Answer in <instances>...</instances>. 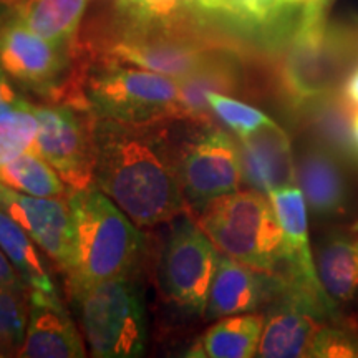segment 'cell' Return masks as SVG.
<instances>
[{
  "label": "cell",
  "instance_id": "6da1fadb",
  "mask_svg": "<svg viewBox=\"0 0 358 358\" xmlns=\"http://www.w3.org/2000/svg\"><path fill=\"white\" fill-rule=\"evenodd\" d=\"M161 123V122H158ZM158 123L92 122L93 181L138 226L173 221L187 208L178 174V155Z\"/></svg>",
  "mask_w": 358,
  "mask_h": 358
},
{
  "label": "cell",
  "instance_id": "7a4b0ae2",
  "mask_svg": "<svg viewBox=\"0 0 358 358\" xmlns=\"http://www.w3.org/2000/svg\"><path fill=\"white\" fill-rule=\"evenodd\" d=\"M330 0H308L282 37L279 82L295 108L338 88L358 62V27L334 24Z\"/></svg>",
  "mask_w": 358,
  "mask_h": 358
},
{
  "label": "cell",
  "instance_id": "3957f363",
  "mask_svg": "<svg viewBox=\"0 0 358 358\" xmlns=\"http://www.w3.org/2000/svg\"><path fill=\"white\" fill-rule=\"evenodd\" d=\"M66 201L73 226L70 290L131 274L143 249L138 224L96 185L71 189Z\"/></svg>",
  "mask_w": 358,
  "mask_h": 358
},
{
  "label": "cell",
  "instance_id": "277c9868",
  "mask_svg": "<svg viewBox=\"0 0 358 358\" xmlns=\"http://www.w3.org/2000/svg\"><path fill=\"white\" fill-rule=\"evenodd\" d=\"M198 224L224 256L274 272L284 261V232L271 199L256 189L214 199Z\"/></svg>",
  "mask_w": 358,
  "mask_h": 358
},
{
  "label": "cell",
  "instance_id": "5b68a950",
  "mask_svg": "<svg viewBox=\"0 0 358 358\" xmlns=\"http://www.w3.org/2000/svg\"><path fill=\"white\" fill-rule=\"evenodd\" d=\"M80 329L96 358H134L145 353L148 322L141 290L129 275L70 290Z\"/></svg>",
  "mask_w": 358,
  "mask_h": 358
},
{
  "label": "cell",
  "instance_id": "8992f818",
  "mask_svg": "<svg viewBox=\"0 0 358 358\" xmlns=\"http://www.w3.org/2000/svg\"><path fill=\"white\" fill-rule=\"evenodd\" d=\"M85 106L96 118L158 123L182 118L178 78L140 66L108 64L85 83Z\"/></svg>",
  "mask_w": 358,
  "mask_h": 358
},
{
  "label": "cell",
  "instance_id": "52a82bcc",
  "mask_svg": "<svg viewBox=\"0 0 358 358\" xmlns=\"http://www.w3.org/2000/svg\"><path fill=\"white\" fill-rule=\"evenodd\" d=\"M219 259V249L198 222L189 217L178 221L158 264V284L164 299L189 315L204 317Z\"/></svg>",
  "mask_w": 358,
  "mask_h": 358
},
{
  "label": "cell",
  "instance_id": "ba28073f",
  "mask_svg": "<svg viewBox=\"0 0 358 358\" xmlns=\"http://www.w3.org/2000/svg\"><path fill=\"white\" fill-rule=\"evenodd\" d=\"M219 45L191 34L181 19L171 24L134 22L108 47L111 64H128L140 69L182 78Z\"/></svg>",
  "mask_w": 358,
  "mask_h": 358
},
{
  "label": "cell",
  "instance_id": "9c48e42d",
  "mask_svg": "<svg viewBox=\"0 0 358 358\" xmlns=\"http://www.w3.org/2000/svg\"><path fill=\"white\" fill-rule=\"evenodd\" d=\"M335 303L285 279L264 315L257 355L264 358L310 357L313 343L334 315Z\"/></svg>",
  "mask_w": 358,
  "mask_h": 358
},
{
  "label": "cell",
  "instance_id": "30bf717a",
  "mask_svg": "<svg viewBox=\"0 0 358 358\" xmlns=\"http://www.w3.org/2000/svg\"><path fill=\"white\" fill-rule=\"evenodd\" d=\"M178 174L186 206L196 211L239 189V145L222 129L203 127L178 155Z\"/></svg>",
  "mask_w": 358,
  "mask_h": 358
},
{
  "label": "cell",
  "instance_id": "8fae6325",
  "mask_svg": "<svg viewBox=\"0 0 358 358\" xmlns=\"http://www.w3.org/2000/svg\"><path fill=\"white\" fill-rule=\"evenodd\" d=\"M38 133L32 151L57 169L70 189H85L93 181L92 123L71 106H35Z\"/></svg>",
  "mask_w": 358,
  "mask_h": 358
},
{
  "label": "cell",
  "instance_id": "7c38bea8",
  "mask_svg": "<svg viewBox=\"0 0 358 358\" xmlns=\"http://www.w3.org/2000/svg\"><path fill=\"white\" fill-rule=\"evenodd\" d=\"M30 30L12 10L0 13V69L22 87L48 95L64 83L69 57Z\"/></svg>",
  "mask_w": 358,
  "mask_h": 358
},
{
  "label": "cell",
  "instance_id": "4fadbf2b",
  "mask_svg": "<svg viewBox=\"0 0 358 358\" xmlns=\"http://www.w3.org/2000/svg\"><path fill=\"white\" fill-rule=\"evenodd\" d=\"M0 208L32 236L40 249L69 272L73 252V226L69 201L40 198L0 185Z\"/></svg>",
  "mask_w": 358,
  "mask_h": 358
},
{
  "label": "cell",
  "instance_id": "5bb4252c",
  "mask_svg": "<svg viewBox=\"0 0 358 358\" xmlns=\"http://www.w3.org/2000/svg\"><path fill=\"white\" fill-rule=\"evenodd\" d=\"M17 357L83 358L87 347L70 312L57 292L30 289L25 338Z\"/></svg>",
  "mask_w": 358,
  "mask_h": 358
},
{
  "label": "cell",
  "instance_id": "9a60e30c",
  "mask_svg": "<svg viewBox=\"0 0 358 358\" xmlns=\"http://www.w3.org/2000/svg\"><path fill=\"white\" fill-rule=\"evenodd\" d=\"M285 277L259 271L227 256H221L214 274L204 317L208 320L254 312L272 301L284 287Z\"/></svg>",
  "mask_w": 358,
  "mask_h": 358
},
{
  "label": "cell",
  "instance_id": "2e32d148",
  "mask_svg": "<svg viewBox=\"0 0 358 358\" xmlns=\"http://www.w3.org/2000/svg\"><path fill=\"white\" fill-rule=\"evenodd\" d=\"M239 156L243 179L262 194L297 185L290 140L275 122L239 138Z\"/></svg>",
  "mask_w": 358,
  "mask_h": 358
},
{
  "label": "cell",
  "instance_id": "e0dca14e",
  "mask_svg": "<svg viewBox=\"0 0 358 358\" xmlns=\"http://www.w3.org/2000/svg\"><path fill=\"white\" fill-rule=\"evenodd\" d=\"M284 232V262L287 264L285 279L310 292L330 299L322 287L317 266L313 262L308 239L307 203L297 185L280 187L268 194ZM332 301V299H330Z\"/></svg>",
  "mask_w": 358,
  "mask_h": 358
},
{
  "label": "cell",
  "instance_id": "ac0fdd59",
  "mask_svg": "<svg viewBox=\"0 0 358 358\" xmlns=\"http://www.w3.org/2000/svg\"><path fill=\"white\" fill-rule=\"evenodd\" d=\"M295 176L313 216L334 219L347 211L350 191L343 159L329 148L319 143L302 148L295 159Z\"/></svg>",
  "mask_w": 358,
  "mask_h": 358
},
{
  "label": "cell",
  "instance_id": "d6986e66",
  "mask_svg": "<svg viewBox=\"0 0 358 358\" xmlns=\"http://www.w3.org/2000/svg\"><path fill=\"white\" fill-rule=\"evenodd\" d=\"M239 58L226 47H216L186 77L178 78L182 118L201 127H214L208 95L211 92L234 95L241 88Z\"/></svg>",
  "mask_w": 358,
  "mask_h": 358
},
{
  "label": "cell",
  "instance_id": "ffe728a7",
  "mask_svg": "<svg viewBox=\"0 0 358 358\" xmlns=\"http://www.w3.org/2000/svg\"><path fill=\"white\" fill-rule=\"evenodd\" d=\"M297 110L319 145L329 148L340 159L358 164V146L353 134V116L357 108L343 96L342 90L337 88L312 98Z\"/></svg>",
  "mask_w": 358,
  "mask_h": 358
},
{
  "label": "cell",
  "instance_id": "44dd1931",
  "mask_svg": "<svg viewBox=\"0 0 358 358\" xmlns=\"http://www.w3.org/2000/svg\"><path fill=\"white\" fill-rule=\"evenodd\" d=\"M317 274L334 303H348L358 294V229L330 234L317 252Z\"/></svg>",
  "mask_w": 358,
  "mask_h": 358
},
{
  "label": "cell",
  "instance_id": "7402d4cb",
  "mask_svg": "<svg viewBox=\"0 0 358 358\" xmlns=\"http://www.w3.org/2000/svg\"><path fill=\"white\" fill-rule=\"evenodd\" d=\"M264 315L239 313L222 317L185 353L187 358H250L257 355Z\"/></svg>",
  "mask_w": 358,
  "mask_h": 358
},
{
  "label": "cell",
  "instance_id": "603a6c76",
  "mask_svg": "<svg viewBox=\"0 0 358 358\" xmlns=\"http://www.w3.org/2000/svg\"><path fill=\"white\" fill-rule=\"evenodd\" d=\"M87 0H20L10 10L40 37L69 48L82 24Z\"/></svg>",
  "mask_w": 358,
  "mask_h": 358
},
{
  "label": "cell",
  "instance_id": "cb8c5ba5",
  "mask_svg": "<svg viewBox=\"0 0 358 358\" xmlns=\"http://www.w3.org/2000/svg\"><path fill=\"white\" fill-rule=\"evenodd\" d=\"M0 249L30 289L57 292L50 267L40 254L37 243L2 208H0Z\"/></svg>",
  "mask_w": 358,
  "mask_h": 358
},
{
  "label": "cell",
  "instance_id": "d4e9b609",
  "mask_svg": "<svg viewBox=\"0 0 358 358\" xmlns=\"http://www.w3.org/2000/svg\"><path fill=\"white\" fill-rule=\"evenodd\" d=\"M0 185L13 191L40 198H62L66 194L65 181L55 168L34 151L0 166Z\"/></svg>",
  "mask_w": 358,
  "mask_h": 358
},
{
  "label": "cell",
  "instance_id": "484cf974",
  "mask_svg": "<svg viewBox=\"0 0 358 358\" xmlns=\"http://www.w3.org/2000/svg\"><path fill=\"white\" fill-rule=\"evenodd\" d=\"M37 133L38 118L32 103L25 101L0 113V166L32 151Z\"/></svg>",
  "mask_w": 358,
  "mask_h": 358
},
{
  "label": "cell",
  "instance_id": "4316f807",
  "mask_svg": "<svg viewBox=\"0 0 358 358\" xmlns=\"http://www.w3.org/2000/svg\"><path fill=\"white\" fill-rule=\"evenodd\" d=\"M30 287L0 285V357H17L29 320Z\"/></svg>",
  "mask_w": 358,
  "mask_h": 358
},
{
  "label": "cell",
  "instance_id": "83f0119b",
  "mask_svg": "<svg viewBox=\"0 0 358 358\" xmlns=\"http://www.w3.org/2000/svg\"><path fill=\"white\" fill-rule=\"evenodd\" d=\"M209 106H211L213 115H216L219 122L226 124L237 134V138L248 136L249 133L256 131L264 124L274 122L264 111L254 108V106L243 103L231 95L211 92L208 95Z\"/></svg>",
  "mask_w": 358,
  "mask_h": 358
},
{
  "label": "cell",
  "instance_id": "f1b7e54d",
  "mask_svg": "<svg viewBox=\"0 0 358 358\" xmlns=\"http://www.w3.org/2000/svg\"><path fill=\"white\" fill-rule=\"evenodd\" d=\"M134 22L141 24H171L181 19L185 0H118Z\"/></svg>",
  "mask_w": 358,
  "mask_h": 358
},
{
  "label": "cell",
  "instance_id": "f546056e",
  "mask_svg": "<svg viewBox=\"0 0 358 358\" xmlns=\"http://www.w3.org/2000/svg\"><path fill=\"white\" fill-rule=\"evenodd\" d=\"M284 7L280 0H224V13L249 25L272 24Z\"/></svg>",
  "mask_w": 358,
  "mask_h": 358
},
{
  "label": "cell",
  "instance_id": "4dcf8cb0",
  "mask_svg": "<svg viewBox=\"0 0 358 358\" xmlns=\"http://www.w3.org/2000/svg\"><path fill=\"white\" fill-rule=\"evenodd\" d=\"M317 358L358 357V337L342 327L327 325L313 343L312 355Z\"/></svg>",
  "mask_w": 358,
  "mask_h": 358
},
{
  "label": "cell",
  "instance_id": "1f68e13d",
  "mask_svg": "<svg viewBox=\"0 0 358 358\" xmlns=\"http://www.w3.org/2000/svg\"><path fill=\"white\" fill-rule=\"evenodd\" d=\"M25 101L27 100H24V98L17 93V90L13 88L10 80H8V75L0 69V113H3V111L10 108H15V106H19Z\"/></svg>",
  "mask_w": 358,
  "mask_h": 358
},
{
  "label": "cell",
  "instance_id": "d6a6232c",
  "mask_svg": "<svg viewBox=\"0 0 358 358\" xmlns=\"http://www.w3.org/2000/svg\"><path fill=\"white\" fill-rule=\"evenodd\" d=\"M0 285L3 287H29L2 249H0Z\"/></svg>",
  "mask_w": 358,
  "mask_h": 358
},
{
  "label": "cell",
  "instance_id": "836d02e7",
  "mask_svg": "<svg viewBox=\"0 0 358 358\" xmlns=\"http://www.w3.org/2000/svg\"><path fill=\"white\" fill-rule=\"evenodd\" d=\"M340 90H342L343 96L350 101L353 108H358V66H355V70L343 80V85Z\"/></svg>",
  "mask_w": 358,
  "mask_h": 358
},
{
  "label": "cell",
  "instance_id": "e575fe53",
  "mask_svg": "<svg viewBox=\"0 0 358 358\" xmlns=\"http://www.w3.org/2000/svg\"><path fill=\"white\" fill-rule=\"evenodd\" d=\"M199 8L208 12H222L224 13V0H192Z\"/></svg>",
  "mask_w": 358,
  "mask_h": 358
},
{
  "label": "cell",
  "instance_id": "d590c367",
  "mask_svg": "<svg viewBox=\"0 0 358 358\" xmlns=\"http://www.w3.org/2000/svg\"><path fill=\"white\" fill-rule=\"evenodd\" d=\"M353 134H355V143L358 146V110L355 111V116H353Z\"/></svg>",
  "mask_w": 358,
  "mask_h": 358
},
{
  "label": "cell",
  "instance_id": "8d00e7d4",
  "mask_svg": "<svg viewBox=\"0 0 358 358\" xmlns=\"http://www.w3.org/2000/svg\"><path fill=\"white\" fill-rule=\"evenodd\" d=\"M284 6H302V3L308 2V0H280Z\"/></svg>",
  "mask_w": 358,
  "mask_h": 358
}]
</instances>
